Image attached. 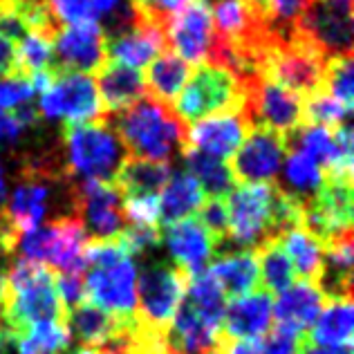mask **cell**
Returning a JSON list of instances; mask_svg holds the SVG:
<instances>
[{
	"instance_id": "1",
	"label": "cell",
	"mask_w": 354,
	"mask_h": 354,
	"mask_svg": "<svg viewBox=\"0 0 354 354\" xmlns=\"http://www.w3.org/2000/svg\"><path fill=\"white\" fill-rule=\"evenodd\" d=\"M0 314L7 337L30 328L32 323L65 321L68 312L59 301L57 272L43 263L16 258L5 274V301Z\"/></svg>"
},
{
	"instance_id": "2",
	"label": "cell",
	"mask_w": 354,
	"mask_h": 354,
	"mask_svg": "<svg viewBox=\"0 0 354 354\" xmlns=\"http://www.w3.org/2000/svg\"><path fill=\"white\" fill-rule=\"evenodd\" d=\"M126 153L137 160L166 164L186 144V126L175 115L173 106H166L155 97L139 99L135 106L117 113L110 119Z\"/></svg>"
},
{
	"instance_id": "3",
	"label": "cell",
	"mask_w": 354,
	"mask_h": 354,
	"mask_svg": "<svg viewBox=\"0 0 354 354\" xmlns=\"http://www.w3.org/2000/svg\"><path fill=\"white\" fill-rule=\"evenodd\" d=\"M65 173L77 175L81 180L115 182L119 166L126 160V148L119 142L115 128L108 117L90 124L65 126Z\"/></svg>"
},
{
	"instance_id": "4",
	"label": "cell",
	"mask_w": 354,
	"mask_h": 354,
	"mask_svg": "<svg viewBox=\"0 0 354 354\" xmlns=\"http://www.w3.org/2000/svg\"><path fill=\"white\" fill-rule=\"evenodd\" d=\"M325 61L319 52L292 34H276L265 45L258 63V74L276 86L307 99L323 90Z\"/></svg>"
},
{
	"instance_id": "5",
	"label": "cell",
	"mask_w": 354,
	"mask_h": 354,
	"mask_svg": "<svg viewBox=\"0 0 354 354\" xmlns=\"http://www.w3.org/2000/svg\"><path fill=\"white\" fill-rule=\"evenodd\" d=\"M175 115L182 121H200L204 117L245 110V86L234 72L216 63H200L191 81L173 104Z\"/></svg>"
},
{
	"instance_id": "6",
	"label": "cell",
	"mask_w": 354,
	"mask_h": 354,
	"mask_svg": "<svg viewBox=\"0 0 354 354\" xmlns=\"http://www.w3.org/2000/svg\"><path fill=\"white\" fill-rule=\"evenodd\" d=\"M88 242V231L77 216H61L50 225L36 227L21 236L16 251L25 260L43 263L61 274H86L83 249Z\"/></svg>"
},
{
	"instance_id": "7",
	"label": "cell",
	"mask_w": 354,
	"mask_h": 354,
	"mask_svg": "<svg viewBox=\"0 0 354 354\" xmlns=\"http://www.w3.org/2000/svg\"><path fill=\"white\" fill-rule=\"evenodd\" d=\"M137 307L135 321L155 332H169L171 321L186 294L189 274L173 263L144 265L137 274Z\"/></svg>"
},
{
	"instance_id": "8",
	"label": "cell",
	"mask_w": 354,
	"mask_h": 354,
	"mask_svg": "<svg viewBox=\"0 0 354 354\" xmlns=\"http://www.w3.org/2000/svg\"><path fill=\"white\" fill-rule=\"evenodd\" d=\"M352 0H310L292 27L323 59L352 57Z\"/></svg>"
},
{
	"instance_id": "9",
	"label": "cell",
	"mask_w": 354,
	"mask_h": 354,
	"mask_svg": "<svg viewBox=\"0 0 354 354\" xmlns=\"http://www.w3.org/2000/svg\"><path fill=\"white\" fill-rule=\"evenodd\" d=\"M39 97V113L50 121H65L68 126H74L108 117L90 74L61 70L54 65L52 83Z\"/></svg>"
},
{
	"instance_id": "10",
	"label": "cell",
	"mask_w": 354,
	"mask_h": 354,
	"mask_svg": "<svg viewBox=\"0 0 354 354\" xmlns=\"http://www.w3.org/2000/svg\"><path fill=\"white\" fill-rule=\"evenodd\" d=\"M276 182L272 184H236L227 195L229 238L240 249H256L260 242L274 238L272 204Z\"/></svg>"
},
{
	"instance_id": "11",
	"label": "cell",
	"mask_w": 354,
	"mask_h": 354,
	"mask_svg": "<svg viewBox=\"0 0 354 354\" xmlns=\"http://www.w3.org/2000/svg\"><path fill=\"white\" fill-rule=\"evenodd\" d=\"M352 180H334L325 177L303 207V227L321 245L352 234Z\"/></svg>"
},
{
	"instance_id": "12",
	"label": "cell",
	"mask_w": 354,
	"mask_h": 354,
	"mask_svg": "<svg viewBox=\"0 0 354 354\" xmlns=\"http://www.w3.org/2000/svg\"><path fill=\"white\" fill-rule=\"evenodd\" d=\"M242 86H245V113L251 119V126H263L287 137L305 124L303 97L276 86L260 74L247 79Z\"/></svg>"
},
{
	"instance_id": "13",
	"label": "cell",
	"mask_w": 354,
	"mask_h": 354,
	"mask_svg": "<svg viewBox=\"0 0 354 354\" xmlns=\"http://www.w3.org/2000/svg\"><path fill=\"white\" fill-rule=\"evenodd\" d=\"M285 153L287 142L283 135L263 126H251L229 169L240 184H272L283 169Z\"/></svg>"
},
{
	"instance_id": "14",
	"label": "cell",
	"mask_w": 354,
	"mask_h": 354,
	"mask_svg": "<svg viewBox=\"0 0 354 354\" xmlns=\"http://www.w3.org/2000/svg\"><path fill=\"white\" fill-rule=\"evenodd\" d=\"M74 209L79 211V220L92 238L106 240L115 238L126 227L124 211H121V193L115 184L99 180H81L72 189Z\"/></svg>"
},
{
	"instance_id": "15",
	"label": "cell",
	"mask_w": 354,
	"mask_h": 354,
	"mask_svg": "<svg viewBox=\"0 0 354 354\" xmlns=\"http://www.w3.org/2000/svg\"><path fill=\"white\" fill-rule=\"evenodd\" d=\"M166 43H171L182 61L186 63H207L216 45V30H213L211 5L204 0H191L180 14H175L166 23Z\"/></svg>"
},
{
	"instance_id": "16",
	"label": "cell",
	"mask_w": 354,
	"mask_h": 354,
	"mask_svg": "<svg viewBox=\"0 0 354 354\" xmlns=\"http://www.w3.org/2000/svg\"><path fill=\"white\" fill-rule=\"evenodd\" d=\"M86 298L99 310L133 319L137 307V269L133 260L108 269H86Z\"/></svg>"
},
{
	"instance_id": "17",
	"label": "cell",
	"mask_w": 354,
	"mask_h": 354,
	"mask_svg": "<svg viewBox=\"0 0 354 354\" xmlns=\"http://www.w3.org/2000/svg\"><path fill=\"white\" fill-rule=\"evenodd\" d=\"M251 130V119L245 110H229L195 121L191 128H186L184 148H193L204 155H211L216 160H229L245 142Z\"/></svg>"
},
{
	"instance_id": "18",
	"label": "cell",
	"mask_w": 354,
	"mask_h": 354,
	"mask_svg": "<svg viewBox=\"0 0 354 354\" xmlns=\"http://www.w3.org/2000/svg\"><path fill=\"white\" fill-rule=\"evenodd\" d=\"M108 61L106 34L99 23L61 27L54 39V65L61 70L97 74Z\"/></svg>"
},
{
	"instance_id": "19",
	"label": "cell",
	"mask_w": 354,
	"mask_h": 354,
	"mask_svg": "<svg viewBox=\"0 0 354 354\" xmlns=\"http://www.w3.org/2000/svg\"><path fill=\"white\" fill-rule=\"evenodd\" d=\"M68 330L74 339L81 341L83 348H121L135 325L133 319H121L110 312L99 310L92 303H81L68 312Z\"/></svg>"
},
{
	"instance_id": "20",
	"label": "cell",
	"mask_w": 354,
	"mask_h": 354,
	"mask_svg": "<svg viewBox=\"0 0 354 354\" xmlns=\"http://www.w3.org/2000/svg\"><path fill=\"white\" fill-rule=\"evenodd\" d=\"M162 242L175 260L173 265L180 267L189 276L202 272L204 265H209L213 260L218 249L216 240L209 236V231L195 218H186L171 227H164Z\"/></svg>"
},
{
	"instance_id": "21",
	"label": "cell",
	"mask_w": 354,
	"mask_h": 354,
	"mask_svg": "<svg viewBox=\"0 0 354 354\" xmlns=\"http://www.w3.org/2000/svg\"><path fill=\"white\" fill-rule=\"evenodd\" d=\"M166 50V32L162 25H157L146 18L121 32L115 39L106 41V57L110 63L126 65V68L139 70L144 65L153 63Z\"/></svg>"
},
{
	"instance_id": "22",
	"label": "cell",
	"mask_w": 354,
	"mask_h": 354,
	"mask_svg": "<svg viewBox=\"0 0 354 354\" xmlns=\"http://www.w3.org/2000/svg\"><path fill=\"white\" fill-rule=\"evenodd\" d=\"M274 296L260 287L258 292L231 301L225 307L220 332L229 339H258L272 330Z\"/></svg>"
},
{
	"instance_id": "23",
	"label": "cell",
	"mask_w": 354,
	"mask_h": 354,
	"mask_svg": "<svg viewBox=\"0 0 354 354\" xmlns=\"http://www.w3.org/2000/svg\"><path fill=\"white\" fill-rule=\"evenodd\" d=\"M325 303L328 301L319 285L312 281H296L278 294V301L272 307V316L276 319V325L290 328L298 334H307V330L323 312Z\"/></svg>"
},
{
	"instance_id": "24",
	"label": "cell",
	"mask_w": 354,
	"mask_h": 354,
	"mask_svg": "<svg viewBox=\"0 0 354 354\" xmlns=\"http://www.w3.org/2000/svg\"><path fill=\"white\" fill-rule=\"evenodd\" d=\"M97 92L106 115H117L146 97V83L139 70L106 61L97 70Z\"/></svg>"
},
{
	"instance_id": "25",
	"label": "cell",
	"mask_w": 354,
	"mask_h": 354,
	"mask_svg": "<svg viewBox=\"0 0 354 354\" xmlns=\"http://www.w3.org/2000/svg\"><path fill=\"white\" fill-rule=\"evenodd\" d=\"M211 276L229 298H242L260 290V274L254 249H236L211 260Z\"/></svg>"
},
{
	"instance_id": "26",
	"label": "cell",
	"mask_w": 354,
	"mask_h": 354,
	"mask_svg": "<svg viewBox=\"0 0 354 354\" xmlns=\"http://www.w3.org/2000/svg\"><path fill=\"white\" fill-rule=\"evenodd\" d=\"M352 298H337V301H328L314 321L312 330L305 334L307 341L314 346L325 348H352Z\"/></svg>"
},
{
	"instance_id": "27",
	"label": "cell",
	"mask_w": 354,
	"mask_h": 354,
	"mask_svg": "<svg viewBox=\"0 0 354 354\" xmlns=\"http://www.w3.org/2000/svg\"><path fill=\"white\" fill-rule=\"evenodd\" d=\"M204 202V191L191 173L171 175L169 184L160 195V225L171 227L175 222L186 220L200 209Z\"/></svg>"
},
{
	"instance_id": "28",
	"label": "cell",
	"mask_w": 354,
	"mask_h": 354,
	"mask_svg": "<svg viewBox=\"0 0 354 354\" xmlns=\"http://www.w3.org/2000/svg\"><path fill=\"white\" fill-rule=\"evenodd\" d=\"M171 180V166L162 162L126 157L115 175V186L121 195H157Z\"/></svg>"
},
{
	"instance_id": "29",
	"label": "cell",
	"mask_w": 354,
	"mask_h": 354,
	"mask_svg": "<svg viewBox=\"0 0 354 354\" xmlns=\"http://www.w3.org/2000/svg\"><path fill=\"white\" fill-rule=\"evenodd\" d=\"M191 77V65L182 61L173 52H162L157 57L146 74V92L162 101L166 106H173L175 99L180 97V92L184 90L186 81Z\"/></svg>"
},
{
	"instance_id": "30",
	"label": "cell",
	"mask_w": 354,
	"mask_h": 354,
	"mask_svg": "<svg viewBox=\"0 0 354 354\" xmlns=\"http://www.w3.org/2000/svg\"><path fill=\"white\" fill-rule=\"evenodd\" d=\"M70 339L72 334L65 321H43L12 334L9 346H14L18 354H65Z\"/></svg>"
},
{
	"instance_id": "31",
	"label": "cell",
	"mask_w": 354,
	"mask_h": 354,
	"mask_svg": "<svg viewBox=\"0 0 354 354\" xmlns=\"http://www.w3.org/2000/svg\"><path fill=\"white\" fill-rule=\"evenodd\" d=\"M258 274L263 278V290L269 294H281L287 287L296 283V272L292 267L290 256L285 254V249L278 238H269L254 249Z\"/></svg>"
},
{
	"instance_id": "32",
	"label": "cell",
	"mask_w": 354,
	"mask_h": 354,
	"mask_svg": "<svg viewBox=\"0 0 354 354\" xmlns=\"http://www.w3.org/2000/svg\"><path fill=\"white\" fill-rule=\"evenodd\" d=\"M285 254L290 256L296 274L303 276V281H312L319 285L323 269V245L305 231V227H296L287 231L281 238Z\"/></svg>"
},
{
	"instance_id": "33",
	"label": "cell",
	"mask_w": 354,
	"mask_h": 354,
	"mask_svg": "<svg viewBox=\"0 0 354 354\" xmlns=\"http://www.w3.org/2000/svg\"><path fill=\"white\" fill-rule=\"evenodd\" d=\"M186 166H189V173L198 180L204 193H209V198H227V195L234 191L236 180L234 173H231L229 166L216 160L211 155H204L200 151H193V148H182Z\"/></svg>"
},
{
	"instance_id": "34",
	"label": "cell",
	"mask_w": 354,
	"mask_h": 354,
	"mask_svg": "<svg viewBox=\"0 0 354 354\" xmlns=\"http://www.w3.org/2000/svg\"><path fill=\"white\" fill-rule=\"evenodd\" d=\"M325 175L321 166L312 157H307L301 151H290L285 155V193H290L298 202H307L312 195L321 189Z\"/></svg>"
},
{
	"instance_id": "35",
	"label": "cell",
	"mask_w": 354,
	"mask_h": 354,
	"mask_svg": "<svg viewBox=\"0 0 354 354\" xmlns=\"http://www.w3.org/2000/svg\"><path fill=\"white\" fill-rule=\"evenodd\" d=\"M184 296L189 298L193 307L204 319L220 328L222 316H225V307H227V296L222 294L218 281L211 276L209 269H202V272L189 276Z\"/></svg>"
},
{
	"instance_id": "36",
	"label": "cell",
	"mask_w": 354,
	"mask_h": 354,
	"mask_svg": "<svg viewBox=\"0 0 354 354\" xmlns=\"http://www.w3.org/2000/svg\"><path fill=\"white\" fill-rule=\"evenodd\" d=\"M16 50V74L30 77L34 72L54 68V39L48 34L27 32L14 45Z\"/></svg>"
},
{
	"instance_id": "37",
	"label": "cell",
	"mask_w": 354,
	"mask_h": 354,
	"mask_svg": "<svg viewBox=\"0 0 354 354\" xmlns=\"http://www.w3.org/2000/svg\"><path fill=\"white\" fill-rule=\"evenodd\" d=\"M352 57H334L325 61L323 74V92L337 99L343 108L352 113L354 104V74H352Z\"/></svg>"
},
{
	"instance_id": "38",
	"label": "cell",
	"mask_w": 354,
	"mask_h": 354,
	"mask_svg": "<svg viewBox=\"0 0 354 354\" xmlns=\"http://www.w3.org/2000/svg\"><path fill=\"white\" fill-rule=\"evenodd\" d=\"M307 5H310V0H256V3H251V7L263 16V21L276 34L290 32Z\"/></svg>"
},
{
	"instance_id": "39",
	"label": "cell",
	"mask_w": 354,
	"mask_h": 354,
	"mask_svg": "<svg viewBox=\"0 0 354 354\" xmlns=\"http://www.w3.org/2000/svg\"><path fill=\"white\" fill-rule=\"evenodd\" d=\"M303 110H305V124L325 126V128H337V126L348 124V117H350V110L343 108L337 99L325 95L323 90L307 97L303 101Z\"/></svg>"
},
{
	"instance_id": "40",
	"label": "cell",
	"mask_w": 354,
	"mask_h": 354,
	"mask_svg": "<svg viewBox=\"0 0 354 354\" xmlns=\"http://www.w3.org/2000/svg\"><path fill=\"white\" fill-rule=\"evenodd\" d=\"M198 222L209 231V236L222 247L229 240V213L225 198H207L198 209Z\"/></svg>"
},
{
	"instance_id": "41",
	"label": "cell",
	"mask_w": 354,
	"mask_h": 354,
	"mask_svg": "<svg viewBox=\"0 0 354 354\" xmlns=\"http://www.w3.org/2000/svg\"><path fill=\"white\" fill-rule=\"evenodd\" d=\"M124 220L130 227H160V198L157 195H130L121 202Z\"/></svg>"
},
{
	"instance_id": "42",
	"label": "cell",
	"mask_w": 354,
	"mask_h": 354,
	"mask_svg": "<svg viewBox=\"0 0 354 354\" xmlns=\"http://www.w3.org/2000/svg\"><path fill=\"white\" fill-rule=\"evenodd\" d=\"M32 97V83L23 74H9L0 79V110L3 113H16L23 106H30Z\"/></svg>"
},
{
	"instance_id": "43",
	"label": "cell",
	"mask_w": 354,
	"mask_h": 354,
	"mask_svg": "<svg viewBox=\"0 0 354 354\" xmlns=\"http://www.w3.org/2000/svg\"><path fill=\"white\" fill-rule=\"evenodd\" d=\"M48 7H50L52 18L59 23V27L97 23L92 0H48Z\"/></svg>"
},
{
	"instance_id": "44",
	"label": "cell",
	"mask_w": 354,
	"mask_h": 354,
	"mask_svg": "<svg viewBox=\"0 0 354 354\" xmlns=\"http://www.w3.org/2000/svg\"><path fill=\"white\" fill-rule=\"evenodd\" d=\"M305 334H298L283 325H272V330L265 334V341H260L258 354H301Z\"/></svg>"
},
{
	"instance_id": "45",
	"label": "cell",
	"mask_w": 354,
	"mask_h": 354,
	"mask_svg": "<svg viewBox=\"0 0 354 354\" xmlns=\"http://www.w3.org/2000/svg\"><path fill=\"white\" fill-rule=\"evenodd\" d=\"M121 242L126 245V249L130 251V256H139L146 254L155 247L162 245V231L160 227H124L119 234Z\"/></svg>"
},
{
	"instance_id": "46",
	"label": "cell",
	"mask_w": 354,
	"mask_h": 354,
	"mask_svg": "<svg viewBox=\"0 0 354 354\" xmlns=\"http://www.w3.org/2000/svg\"><path fill=\"white\" fill-rule=\"evenodd\" d=\"M57 292H59V301L65 312H72L74 307H79L83 301H88L83 274H57Z\"/></svg>"
},
{
	"instance_id": "47",
	"label": "cell",
	"mask_w": 354,
	"mask_h": 354,
	"mask_svg": "<svg viewBox=\"0 0 354 354\" xmlns=\"http://www.w3.org/2000/svg\"><path fill=\"white\" fill-rule=\"evenodd\" d=\"M258 339H229L225 334H220L218 348L213 354H258Z\"/></svg>"
},
{
	"instance_id": "48",
	"label": "cell",
	"mask_w": 354,
	"mask_h": 354,
	"mask_svg": "<svg viewBox=\"0 0 354 354\" xmlns=\"http://www.w3.org/2000/svg\"><path fill=\"white\" fill-rule=\"evenodd\" d=\"M16 74V50L14 43L0 36V79Z\"/></svg>"
},
{
	"instance_id": "49",
	"label": "cell",
	"mask_w": 354,
	"mask_h": 354,
	"mask_svg": "<svg viewBox=\"0 0 354 354\" xmlns=\"http://www.w3.org/2000/svg\"><path fill=\"white\" fill-rule=\"evenodd\" d=\"M301 354H352V348H325V346H314L312 341L303 339Z\"/></svg>"
},
{
	"instance_id": "50",
	"label": "cell",
	"mask_w": 354,
	"mask_h": 354,
	"mask_svg": "<svg viewBox=\"0 0 354 354\" xmlns=\"http://www.w3.org/2000/svg\"><path fill=\"white\" fill-rule=\"evenodd\" d=\"M72 354H124L117 348H77Z\"/></svg>"
},
{
	"instance_id": "51",
	"label": "cell",
	"mask_w": 354,
	"mask_h": 354,
	"mask_svg": "<svg viewBox=\"0 0 354 354\" xmlns=\"http://www.w3.org/2000/svg\"><path fill=\"white\" fill-rule=\"evenodd\" d=\"M9 348V337H7V330H5V323H3V314H0V354Z\"/></svg>"
},
{
	"instance_id": "52",
	"label": "cell",
	"mask_w": 354,
	"mask_h": 354,
	"mask_svg": "<svg viewBox=\"0 0 354 354\" xmlns=\"http://www.w3.org/2000/svg\"><path fill=\"white\" fill-rule=\"evenodd\" d=\"M7 200V184H5V171H3V164H0V209Z\"/></svg>"
},
{
	"instance_id": "53",
	"label": "cell",
	"mask_w": 354,
	"mask_h": 354,
	"mask_svg": "<svg viewBox=\"0 0 354 354\" xmlns=\"http://www.w3.org/2000/svg\"><path fill=\"white\" fill-rule=\"evenodd\" d=\"M5 301V269L0 267V307H3Z\"/></svg>"
},
{
	"instance_id": "54",
	"label": "cell",
	"mask_w": 354,
	"mask_h": 354,
	"mask_svg": "<svg viewBox=\"0 0 354 354\" xmlns=\"http://www.w3.org/2000/svg\"><path fill=\"white\" fill-rule=\"evenodd\" d=\"M166 354H184V352H177V350H173V348H171V350L166 352Z\"/></svg>"
},
{
	"instance_id": "55",
	"label": "cell",
	"mask_w": 354,
	"mask_h": 354,
	"mask_svg": "<svg viewBox=\"0 0 354 354\" xmlns=\"http://www.w3.org/2000/svg\"><path fill=\"white\" fill-rule=\"evenodd\" d=\"M249 3H256V0H249Z\"/></svg>"
}]
</instances>
